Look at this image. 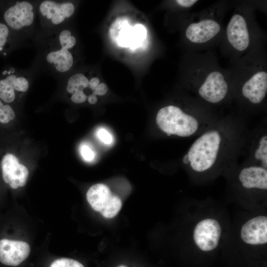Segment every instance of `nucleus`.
Returning <instances> with one entry per match:
<instances>
[{"instance_id": "nucleus-1", "label": "nucleus", "mask_w": 267, "mask_h": 267, "mask_svg": "<svg viewBox=\"0 0 267 267\" xmlns=\"http://www.w3.org/2000/svg\"><path fill=\"white\" fill-rule=\"evenodd\" d=\"M77 38L69 24L45 30L37 28L32 40L36 55L31 67L40 74L57 80L72 71L75 66Z\"/></svg>"}, {"instance_id": "nucleus-2", "label": "nucleus", "mask_w": 267, "mask_h": 267, "mask_svg": "<svg viewBox=\"0 0 267 267\" xmlns=\"http://www.w3.org/2000/svg\"><path fill=\"white\" fill-rule=\"evenodd\" d=\"M183 78L189 89L211 104L224 101L233 87L229 69L222 67L212 50L187 52L184 57Z\"/></svg>"}, {"instance_id": "nucleus-3", "label": "nucleus", "mask_w": 267, "mask_h": 267, "mask_svg": "<svg viewBox=\"0 0 267 267\" xmlns=\"http://www.w3.org/2000/svg\"><path fill=\"white\" fill-rule=\"evenodd\" d=\"M255 9L249 3L238 4L224 28L219 46L222 53L230 61L265 46V34L256 20Z\"/></svg>"}, {"instance_id": "nucleus-4", "label": "nucleus", "mask_w": 267, "mask_h": 267, "mask_svg": "<svg viewBox=\"0 0 267 267\" xmlns=\"http://www.w3.org/2000/svg\"><path fill=\"white\" fill-rule=\"evenodd\" d=\"M229 68L233 88L254 105L261 104L267 92V64L265 46L256 49L234 60Z\"/></svg>"}, {"instance_id": "nucleus-5", "label": "nucleus", "mask_w": 267, "mask_h": 267, "mask_svg": "<svg viewBox=\"0 0 267 267\" xmlns=\"http://www.w3.org/2000/svg\"><path fill=\"white\" fill-rule=\"evenodd\" d=\"M228 6L225 1H219L196 13H190L183 31L188 52L211 50L219 45Z\"/></svg>"}, {"instance_id": "nucleus-6", "label": "nucleus", "mask_w": 267, "mask_h": 267, "mask_svg": "<svg viewBox=\"0 0 267 267\" xmlns=\"http://www.w3.org/2000/svg\"><path fill=\"white\" fill-rule=\"evenodd\" d=\"M38 0L13 1L4 9L3 18L10 30L29 46L32 45L37 23Z\"/></svg>"}, {"instance_id": "nucleus-7", "label": "nucleus", "mask_w": 267, "mask_h": 267, "mask_svg": "<svg viewBox=\"0 0 267 267\" xmlns=\"http://www.w3.org/2000/svg\"><path fill=\"white\" fill-rule=\"evenodd\" d=\"M221 141L217 130L208 131L196 139L186 154L192 169L203 172L210 169L217 159Z\"/></svg>"}, {"instance_id": "nucleus-8", "label": "nucleus", "mask_w": 267, "mask_h": 267, "mask_svg": "<svg viewBox=\"0 0 267 267\" xmlns=\"http://www.w3.org/2000/svg\"><path fill=\"white\" fill-rule=\"evenodd\" d=\"M40 75L31 66L27 69L9 67L4 70L0 79V98L8 103L14 102L17 97L22 98Z\"/></svg>"}, {"instance_id": "nucleus-9", "label": "nucleus", "mask_w": 267, "mask_h": 267, "mask_svg": "<svg viewBox=\"0 0 267 267\" xmlns=\"http://www.w3.org/2000/svg\"><path fill=\"white\" fill-rule=\"evenodd\" d=\"M156 120L158 127L168 135L189 136L196 132L199 126L198 121L194 116L173 105L161 108L157 114Z\"/></svg>"}, {"instance_id": "nucleus-10", "label": "nucleus", "mask_w": 267, "mask_h": 267, "mask_svg": "<svg viewBox=\"0 0 267 267\" xmlns=\"http://www.w3.org/2000/svg\"><path fill=\"white\" fill-rule=\"evenodd\" d=\"M76 6L70 0H38V26L43 30H50L68 24L75 13Z\"/></svg>"}, {"instance_id": "nucleus-11", "label": "nucleus", "mask_w": 267, "mask_h": 267, "mask_svg": "<svg viewBox=\"0 0 267 267\" xmlns=\"http://www.w3.org/2000/svg\"><path fill=\"white\" fill-rule=\"evenodd\" d=\"M86 197L93 209L106 218L114 217L122 207L119 197L112 194L109 187L102 183L92 185L88 190Z\"/></svg>"}, {"instance_id": "nucleus-12", "label": "nucleus", "mask_w": 267, "mask_h": 267, "mask_svg": "<svg viewBox=\"0 0 267 267\" xmlns=\"http://www.w3.org/2000/svg\"><path fill=\"white\" fill-rule=\"evenodd\" d=\"M222 234L219 222L214 219H205L197 223L193 231L196 245L202 251L209 252L218 245Z\"/></svg>"}, {"instance_id": "nucleus-13", "label": "nucleus", "mask_w": 267, "mask_h": 267, "mask_svg": "<svg viewBox=\"0 0 267 267\" xmlns=\"http://www.w3.org/2000/svg\"><path fill=\"white\" fill-rule=\"evenodd\" d=\"M30 247L26 242L6 237L0 238V263L11 267L21 264L29 256Z\"/></svg>"}, {"instance_id": "nucleus-14", "label": "nucleus", "mask_w": 267, "mask_h": 267, "mask_svg": "<svg viewBox=\"0 0 267 267\" xmlns=\"http://www.w3.org/2000/svg\"><path fill=\"white\" fill-rule=\"evenodd\" d=\"M2 177L5 183L12 189L24 186L27 182L29 172L17 158L12 154L5 155L1 161Z\"/></svg>"}, {"instance_id": "nucleus-15", "label": "nucleus", "mask_w": 267, "mask_h": 267, "mask_svg": "<svg viewBox=\"0 0 267 267\" xmlns=\"http://www.w3.org/2000/svg\"><path fill=\"white\" fill-rule=\"evenodd\" d=\"M242 240L250 245H262L267 243V217L259 216L246 222L240 231Z\"/></svg>"}, {"instance_id": "nucleus-16", "label": "nucleus", "mask_w": 267, "mask_h": 267, "mask_svg": "<svg viewBox=\"0 0 267 267\" xmlns=\"http://www.w3.org/2000/svg\"><path fill=\"white\" fill-rule=\"evenodd\" d=\"M238 178L246 188L267 189V169L261 166H252L243 168Z\"/></svg>"}, {"instance_id": "nucleus-17", "label": "nucleus", "mask_w": 267, "mask_h": 267, "mask_svg": "<svg viewBox=\"0 0 267 267\" xmlns=\"http://www.w3.org/2000/svg\"><path fill=\"white\" fill-rule=\"evenodd\" d=\"M118 27V34L113 35L114 39L113 41L119 46L123 47L131 46L132 49L135 48L142 44L136 39L135 36L134 26H132L126 21L116 22L114 25Z\"/></svg>"}, {"instance_id": "nucleus-18", "label": "nucleus", "mask_w": 267, "mask_h": 267, "mask_svg": "<svg viewBox=\"0 0 267 267\" xmlns=\"http://www.w3.org/2000/svg\"><path fill=\"white\" fill-rule=\"evenodd\" d=\"M7 46L23 48L29 46L20 40L5 24L0 22V52L3 56L7 55L3 51H6Z\"/></svg>"}, {"instance_id": "nucleus-19", "label": "nucleus", "mask_w": 267, "mask_h": 267, "mask_svg": "<svg viewBox=\"0 0 267 267\" xmlns=\"http://www.w3.org/2000/svg\"><path fill=\"white\" fill-rule=\"evenodd\" d=\"M254 157L260 161L261 167L267 169V136L263 135L260 139L258 145L254 153Z\"/></svg>"}, {"instance_id": "nucleus-20", "label": "nucleus", "mask_w": 267, "mask_h": 267, "mask_svg": "<svg viewBox=\"0 0 267 267\" xmlns=\"http://www.w3.org/2000/svg\"><path fill=\"white\" fill-rule=\"evenodd\" d=\"M15 117L13 109L9 104H3L0 100V122L6 124Z\"/></svg>"}, {"instance_id": "nucleus-21", "label": "nucleus", "mask_w": 267, "mask_h": 267, "mask_svg": "<svg viewBox=\"0 0 267 267\" xmlns=\"http://www.w3.org/2000/svg\"><path fill=\"white\" fill-rule=\"evenodd\" d=\"M49 267H84L79 262L69 258H60L54 261Z\"/></svg>"}, {"instance_id": "nucleus-22", "label": "nucleus", "mask_w": 267, "mask_h": 267, "mask_svg": "<svg viewBox=\"0 0 267 267\" xmlns=\"http://www.w3.org/2000/svg\"><path fill=\"white\" fill-rule=\"evenodd\" d=\"M81 152L83 158L87 161L92 160L94 154L89 147L87 145H84L81 148Z\"/></svg>"}, {"instance_id": "nucleus-23", "label": "nucleus", "mask_w": 267, "mask_h": 267, "mask_svg": "<svg viewBox=\"0 0 267 267\" xmlns=\"http://www.w3.org/2000/svg\"><path fill=\"white\" fill-rule=\"evenodd\" d=\"M99 138L106 144H110L112 141V137L109 133L104 129H101L98 132Z\"/></svg>"}, {"instance_id": "nucleus-24", "label": "nucleus", "mask_w": 267, "mask_h": 267, "mask_svg": "<svg viewBox=\"0 0 267 267\" xmlns=\"http://www.w3.org/2000/svg\"><path fill=\"white\" fill-rule=\"evenodd\" d=\"M108 91V87L104 83H100L93 90V93L98 96H102L105 95Z\"/></svg>"}, {"instance_id": "nucleus-25", "label": "nucleus", "mask_w": 267, "mask_h": 267, "mask_svg": "<svg viewBox=\"0 0 267 267\" xmlns=\"http://www.w3.org/2000/svg\"><path fill=\"white\" fill-rule=\"evenodd\" d=\"M87 100L90 104H95L97 101V97L96 95L92 93L88 96Z\"/></svg>"}, {"instance_id": "nucleus-26", "label": "nucleus", "mask_w": 267, "mask_h": 267, "mask_svg": "<svg viewBox=\"0 0 267 267\" xmlns=\"http://www.w3.org/2000/svg\"><path fill=\"white\" fill-rule=\"evenodd\" d=\"M183 162L185 164H189V160L186 154L183 158Z\"/></svg>"}, {"instance_id": "nucleus-27", "label": "nucleus", "mask_w": 267, "mask_h": 267, "mask_svg": "<svg viewBox=\"0 0 267 267\" xmlns=\"http://www.w3.org/2000/svg\"><path fill=\"white\" fill-rule=\"evenodd\" d=\"M118 267H126L125 266H119Z\"/></svg>"}]
</instances>
